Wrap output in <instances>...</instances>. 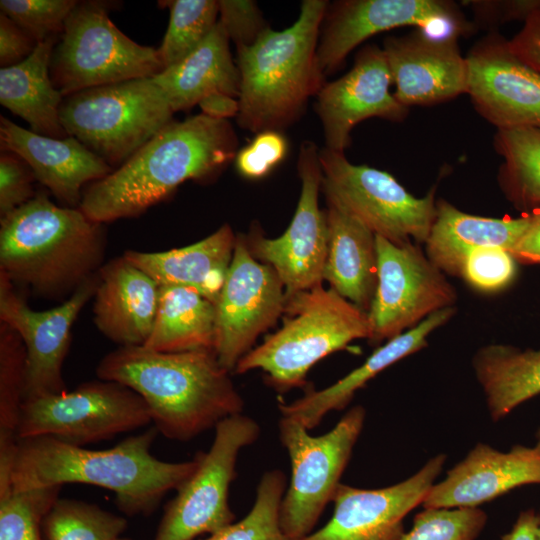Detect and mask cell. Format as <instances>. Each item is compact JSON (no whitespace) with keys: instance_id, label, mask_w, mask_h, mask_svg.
Instances as JSON below:
<instances>
[{"instance_id":"6da1fadb","label":"cell","mask_w":540,"mask_h":540,"mask_svg":"<svg viewBox=\"0 0 540 540\" xmlns=\"http://www.w3.org/2000/svg\"><path fill=\"white\" fill-rule=\"evenodd\" d=\"M152 426L104 450H92L51 436L18 439L11 490L24 491L66 483L108 489L127 516L152 514L164 496L192 474L197 458L166 462L151 453L158 435Z\"/></svg>"},{"instance_id":"7a4b0ae2","label":"cell","mask_w":540,"mask_h":540,"mask_svg":"<svg viewBox=\"0 0 540 540\" xmlns=\"http://www.w3.org/2000/svg\"><path fill=\"white\" fill-rule=\"evenodd\" d=\"M237 152L228 120L202 113L173 120L123 165L90 184L79 208L101 224L139 216L185 181L217 177Z\"/></svg>"},{"instance_id":"3957f363","label":"cell","mask_w":540,"mask_h":540,"mask_svg":"<svg viewBox=\"0 0 540 540\" xmlns=\"http://www.w3.org/2000/svg\"><path fill=\"white\" fill-rule=\"evenodd\" d=\"M99 379L119 382L147 404L166 438L189 441L243 411L244 401L214 350L159 352L118 347L96 368Z\"/></svg>"},{"instance_id":"277c9868","label":"cell","mask_w":540,"mask_h":540,"mask_svg":"<svg viewBox=\"0 0 540 540\" xmlns=\"http://www.w3.org/2000/svg\"><path fill=\"white\" fill-rule=\"evenodd\" d=\"M103 224L39 191L1 218L0 273L40 297H70L103 266Z\"/></svg>"},{"instance_id":"5b68a950","label":"cell","mask_w":540,"mask_h":540,"mask_svg":"<svg viewBox=\"0 0 540 540\" xmlns=\"http://www.w3.org/2000/svg\"><path fill=\"white\" fill-rule=\"evenodd\" d=\"M329 2L304 0L297 20L275 31L266 28L250 46L239 47L238 125L255 134L282 131L304 113L325 84L318 43Z\"/></svg>"},{"instance_id":"8992f818","label":"cell","mask_w":540,"mask_h":540,"mask_svg":"<svg viewBox=\"0 0 540 540\" xmlns=\"http://www.w3.org/2000/svg\"><path fill=\"white\" fill-rule=\"evenodd\" d=\"M282 326L238 362L234 373L261 369L278 391L305 385L308 371L356 339H370L368 313L318 284L286 296Z\"/></svg>"},{"instance_id":"52a82bcc","label":"cell","mask_w":540,"mask_h":540,"mask_svg":"<svg viewBox=\"0 0 540 540\" xmlns=\"http://www.w3.org/2000/svg\"><path fill=\"white\" fill-rule=\"evenodd\" d=\"M153 77L85 89L64 97L60 121L69 136L113 170L173 121Z\"/></svg>"},{"instance_id":"ba28073f","label":"cell","mask_w":540,"mask_h":540,"mask_svg":"<svg viewBox=\"0 0 540 540\" xmlns=\"http://www.w3.org/2000/svg\"><path fill=\"white\" fill-rule=\"evenodd\" d=\"M163 70L157 49L143 46L111 21L101 2H78L51 54L50 76L66 97L73 93L154 77Z\"/></svg>"},{"instance_id":"9c48e42d","label":"cell","mask_w":540,"mask_h":540,"mask_svg":"<svg viewBox=\"0 0 540 540\" xmlns=\"http://www.w3.org/2000/svg\"><path fill=\"white\" fill-rule=\"evenodd\" d=\"M362 406L351 408L326 434L311 436L297 420L282 416L278 427L291 461L282 499L280 525L288 540L309 535L333 501L365 420Z\"/></svg>"},{"instance_id":"30bf717a","label":"cell","mask_w":540,"mask_h":540,"mask_svg":"<svg viewBox=\"0 0 540 540\" xmlns=\"http://www.w3.org/2000/svg\"><path fill=\"white\" fill-rule=\"evenodd\" d=\"M321 191L376 236L402 244L425 243L436 215L435 188L424 197L410 194L386 171L356 165L344 153L319 150Z\"/></svg>"},{"instance_id":"8fae6325","label":"cell","mask_w":540,"mask_h":540,"mask_svg":"<svg viewBox=\"0 0 540 540\" xmlns=\"http://www.w3.org/2000/svg\"><path fill=\"white\" fill-rule=\"evenodd\" d=\"M143 398L115 381L84 382L72 391L26 399L17 438L51 436L83 446L149 425Z\"/></svg>"},{"instance_id":"7c38bea8","label":"cell","mask_w":540,"mask_h":540,"mask_svg":"<svg viewBox=\"0 0 540 540\" xmlns=\"http://www.w3.org/2000/svg\"><path fill=\"white\" fill-rule=\"evenodd\" d=\"M259 435L258 423L242 413L220 421L211 447L196 454L195 470L166 504L153 540H194L232 524L229 488L236 477L237 458Z\"/></svg>"},{"instance_id":"4fadbf2b","label":"cell","mask_w":540,"mask_h":540,"mask_svg":"<svg viewBox=\"0 0 540 540\" xmlns=\"http://www.w3.org/2000/svg\"><path fill=\"white\" fill-rule=\"evenodd\" d=\"M376 249L377 287L368 311L372 344L388 341L431 314L454 307L455 288L419 245L376 236Z\"/></svg>"},{"instance_id":"5bb4252c","label":"cell","mask_w":540,"mask_h":540,"mask_svg":"<svg viewBox=\"0 0 540 540\" xmlns=\"http://www.w3.org/2000/svg\"><path fill=\"white\" fill-rule=\"evenodd\" d=\"M417 26L435 36L467 35L475 26L456 4L444 0H342L329 4L317 55L324 76L369 37L401 26Z\"/></svg>"},{"instance_id":"9a60e30c","label":"cell","mask_w":540,"mask_h":540,"mask_svg":"<svg viewBox=\"0 0 540 540\" xmlns=\"http://www.w3.org/2000/svg\"><path fill=\"white\" fill-rule=\"evenodd\" d=\"M301 192L292 221L277 238L253 227L245 236L251 254L270 265L284 284L286 296L323 283L328 248L326 211L319 207L322 168L313 141H303L297 162Z\"/></svg>"},{"instance_id":"2e32d148","label":"cell","mask_w":540,"mask_h":540,"mask_svg":"<svg viewBox=\"0 0 540 540\" xmlns=\"http://www.w3.org/2000/svg\"><path fill=\"white\" fill-rule=\"evenodd\" d=\"M284 284L276 271L250 252L245 236L236 235L233 258L216 303L215 352L230 373L253 348L261 333L282 316Z\"/></svg>"},{"instance_id":"e0dca14e","label":"cell","mask_w":540,"mask_h":540,"mask_svg":"<svg viewBox=\"0 0 540 540\" xmlns=\"http://www.w3.org/2000/svg\"><path fill=\"white\" fill-rule=\"evenodd\" d=\"M97 285L98 273L58 306L37 311L0 273V322L20 336L26 350L25 400L67 391L62 369L71 330L84 306L94 297Z\"/></svg>"},{"instance_id":"ac0fdd59","label":"cell","mask_w":540,"mask_h":540,"mask_svg":"<svg viewBox=\"0 0 540 540\" xmlns=\"http://www.w3.org/2000/svg\"><path fill=\"white\" fill-rule=\"evenodd\" d=\"M476 111L498 129L540 127V73L520 59L509 40L492 32L465 57Z\"/></svg>"},{"instance_id":"d6986e66","label":"cell","mask_w":540,"mask_h":540,"mask_svg":"<svg viewBox=\"0 0 540 540\" xmlns=\"http://www.w3.org/2000/svg\"><path fill=\"white\" fill-rule=\"evenodd\" d=\"M445 460L446 455L438 454L411 477L384 488L362 489L341 483L330 520L301 540H401L405 516L422 505Z\"/></svg>"},{"instance_id":"ffe728a7","label":"cell","mask_w":540,"mask_h":540,"mask_svg":"<svg viewBox=\"0 0 540 540\" xmlns=\"http://www.w3.org/2000/svg\"><path fill=\"white\" fill-rule=\"evenodd\" d=\"M391 84L382 48L374 44L362 47L353 67L325 83L316 95L314 110L322 123L325 147L344 153L353 128L368 118L402 122L409 108L396 100L390 92Z\"/></svg>"},{"instance_id":"44dd1931","label":"cell","mask_w":540,"mask_h":540,"mask_svg":"<svg viewBox=\"0 0 540 540\" xmlns=\"http://www.w3.org/2000/svg\"><path fill=\"white\" fill-rule=\"evenodd\" d=\"M458 37L435 36L418 28L384 39L382 50L399 103L407 108L433 105L466 93L468 66Z\"/></svg>"},{"instance_id":"7402d4cb","label":"cell","mask_w":540,"mask_h":540,"mask_svg":"<svg viewBox=\"0 0 540 540\" xmlns=\"http://www.w3.org/2000/svg\"><path fill=\"white\" fill-rule=\"evenodd\" d=\"M540 484V440L501 452L478 443L428 491L423 508H475L508 491Z\"/></svg>"},{"instance_id":"603a6c76","label":"cell","mask_w":540,"mask_h":540,"mask_svg":"<svg viewBox=\"0 0 540 540\" xmlns=\"http://www.w3.org/2000/svg\"><path fill=\"white\" fill-rule=\"evenodd\" d=\"M0 146L20 157L35 179L66 207L78 208L87 182L109 175L113 169L72 136L52 138L0 118Z\"/></svg>"},{"instance_id":"cb8c5ba5","label":"cell","mask_w":540,"mask_h":540,"mask_svg":"<svg viewBox=\"0 0 540 540\" xmlns=\"http://www.w3.org/2000/svg\"><path fill=\"white\" fill-rule=\"evenodd\" d=\"M160 286L123 256L98 271L93 321L119 347L143 346L148 340L159 303Z\"/></svg>"},{"instance_id":"d4e9b609","label":"cell","mask_w":540,"mask_h":540,"mask_svg":"<svg viewBox=\"0 0 540 540\" xmlns=\"http://www.w3.org/2000/svg\"><path fill=\"white\" fill-rule=\"evenodd\" d=\"M455 312V307H449L431 314L418 325L386 341L361 366L336 383L322 390L310 389L292 403L279 404L282 416L297 420L307 430L316 427L327 413L345 408L356 391L369 380L397 361L424 348L428 336L446 324Z\"/></svg>"},{"instance_id":"484cf974","label":"cell","mask_w":540,"mask_h":540,"mask_svg":"<svg viewBox=\"0 0 540 540\" xmlns=\"http://www.w3.org/2000/svg\"><path fill=\"white\" fill-rule=\"evenodd\" d=\"M236 235L229 224L191 245L161 252L126 250L123 257L159 286L197 290L215 305L233 258Z\"/></svg>"},{"instance_id":"4316f807","label":"cell","mask_w":540,"mask_h":540,"mask_svg":"<svg viewBox=\"0 0 540 540\" xmlns=\"http://www.w3.org/2000/svg\"><path fill=\"white\" fill-rule=\"evenodd\" d=\"M530 218H490L468 214L444 199L436 201V215L425 241L426 255L444 274L460 277L465 257L481 247L509 252L528 228Z\"/></svg>"},{"instance_id":"83f0119b","label":"cell","mask_w":540,"mask_h":540,"mask_svg":"<svg viewBox=\"0 0 540 540\" xmlns=\"http://www.w3.org/2000/svg\"><path fill=\"white\" fill-rule=\"evenodd\" d=\"M328 248L323 281L368 313L377 287L376 235L327 201Z\"/></svg>"},{"instance_id":"f1b7e54d","label":"cell","mask_w":540,"mask_h":540,"mask_svg":"<svg viewBox=\"0 0 540 540\" xmlns=\"http://www.w3.org/2000/svg\"><path fill=\"white\" fill-rule=\"evenodd\" d=\"M229 41L218 21L193 52L153 77L174 113L191 109L211 94H226L238 99L240 73Z\"/></svg>"},{"instance_id":"f546056e","label":"cell","mask_w":540,"mask_h":540,"mask_svg":"<svg viewBox=\"0 0 540 540\" xmlns=\"http://www.w3.org/2000/svg\"><path fill=\"white\" fill-rule=\"evenodd\" d=\"M59 36L38 43L23 62L0 69V103L26 121L31 131L61 139L69 136L60 121L64 96L50 76L51 54Z\"/></svg>"},{"instance_id":"4dcf8cb0","label":"cell","mask_w":540,"mask_h":540,"mask_svg":"<svg viewBox=\"0 0 540 540\" xmlns=\"http://www.w3.org/2000/svg\"><path fill=\"white\" fill-rule=\"evenodd\" d=\"M472 366L494 421L540 393V349L489 344L476 352Z\"/></svg>"},{"instance_id":"1f68e13d","label":"cell","mask_w":540,"mask_h":540,"mask_svg":"<svg viewBox=\"0 0 540 540\" xmlns=\"http://www.w3.org/2000/svg\"><path fill=\"white\" fill-rule=\"evenodd\" d=\"M216 305L197 290L160 286L151 334L143 345L159 352L214 350Z\"/></svg>"},{"instance_id":"d6a6232c","label":"cell","mask_w":540,"mask_h":540,"mask_svg":"<svg viewBox=\"0 0 540 540\" xmlns=\"http://www.w3.org/2000/svg\"><path fill=\"white\" fill-rule=\"evenodd\" d=\"M494 149L503 159L498 183L524 213L540 206V127L498 129Z\"/></svg>"},{"instance_id":"836d02e7","label":"cell","mask_w":540,"mask_h":540,"mask_svg":"<svg viewBox=\"0 0 540 540\" xmlns=\"http://www.w3.org/2000/svg\"><path fill=\"white\" fill-rule=\"evenodd\" d=\"M26 391V350L20 336L0 322V467L13 465Z\"/></svg>"},{"instance_id":"e575fe53","label":"cell","mask_w":540,"mask_h":540,"mask_svg":"<svg viewBox=\"0 0 540 540\" xmlns=\"http://www.w3.org/2000/svg\"><path fill=\"white\" fill-rule=\"evenodd\" d=\"M127 525L94 503L59 498L42 520V540H116Z\"/></svg>"},{"instance_id":"d590c367","label":"cell","mask_w":540,"mask_h":540,"mask_svg":"<svg viewBox=\"0 0 540 540\" xmlns=\"http://www.w3.org/2000/svg\"><path fill=\"white\" fill-rule=\"evenodd\" d=\"M170 10L169 24L157 48L163 70L193 52L216 26L219 14L215 0L160 1Z\"/></svg>"},{"instance_id":"8d00e7d4","label":"cell","mask_w":540,"mask_h":540,"mask_svg":"<svg viewBox=\"0 0 540 540\" xmlns=\"http://www.w3.org/2000/svg\"><path fill=\"white\" fill-rule=\"evenodd\" d=\"M285 491L286 478L282 471L265 472L249 513L202 540H288L280 525V508Z\"/></svg>"},{"instance_id":"74e56055","label":"cell","mask_w":540,"mask_h":540,"mask_svg":"<svg viewBox=\"0 0 540 540\" xmlns=\"http://www.w3.org/2000/svg\"><path fill=\"white\" fill-rule=\"evenodd\" d=\"M62 487L0 493V540H42V520Z\"/></svg>"},{"instance_id":"f35d334b","label":"cell","mask_w":540,"mask_h":540,"mask_svg":"<svg viewBox=\"0 0 540 540\" xmlns=\"http://www.w3.org/2000/svg\"><path fill=\"white\" fill-rule=\"evenodd\" d=\"M487 523L486 513L475 508H424L401 540H476Z\"/></svg>"},{"instance_id":"ab89813d","label":"cell","mask_w":540,"mask_h":540,"mask_svg":"<svg viewBox=\"0 0 540 540\" xmlns=\"http://www.w3.org/2000/svg\"><path fill=\"white\" fill-rule=\"evenodd\" d=\"M77 3L75 0H1L0 9L40 43L62 33Z\"/></svg>"},{"instance_id":"60d3db41","label":"cell","mask_w":540,"mask_h":540,"mask_svg":"<svg viewBox=\"0 0 540 540\" xmlns=\"http://www.w3.org/2000/svg\"><path fill=\"white\" fill-rule=\"evenodd\" d=\"M516 274V260L500 247H481L471 251L464 259L460 277L472 288L497 292L507 287Z\"/></svg>"},{"instance_id":"b9f144b4","label":"cell","mask_w":540,"mask_h":540,"mask_svg":"<svg viewBox=\"0 0 540 540\" xmlns=\"http://www.w3.org/2000/svg\"><path fill=\"white\" fill-rule=\"evenodd\" d=\"M288 152V141L282 131L265 130L238 150L235 166L240 175L248 179H260L269 174Z\"/></svg>"},{"instance_id":"7bdbcfd3","label":"cell","mask_w":540,"mask_h":540,"mask_svg":"<svg viewBox=\"0 0 540 540\" xmlns=\"http://www.w3.org/2000/svg\"><path fill=\"white\" fill-rule=\"evenodd\" d=\"M218 5V21L236 48L252 45L269 27L255 1L221 0Z\"/></svg>"},{"instance_id":"ee69618b","label":"cell","mask_w":540,"mask_h":540,"mask_svg":"<svg viewBox=\"0 0 540 540\" xmlns=\"http://www.w3.org/2000/svg\"><path fill=\"white\" fill-rule=\"evenodd\" d=\"M36 180L30 167L17 155L4 152L0 157V216L1 218L31 200L36 192Z\"/></svg>"},{"instance_id":"f6af8a7d","label":"cell","mask_w":540,"mask_h":540,"mask_svg":"<svg viewBox=\"0 0 540 540\" xmlns=\"http://www.w3.org/2000/svg\"><path fill=\"white\" fill-rule=\"evenodd\" d=\"M474 13L475 28L498 27L511 21H523L540 11V0H479L465 2Z\"/></svg>"},{"instance_id":"bcb514c9","label":"cell","mask_w":540,"mask_h":540,"mask_svg":"<svg viewBox=\"0 0 540 540\" xmlns=\"http://www.w3.org/2000/svg\"><path fill=\"white\" fill-rule=\"evenodd\" d=\"M38 43L12 19L0 13V65L7 68L27 59Z\"/></svg>"},{"instance_id":"7dc6e473","label":"cell","mask_w":540,"mask_h":540,"mask_svg":"<svg viewBox=\"0 0 540 540\" xmlns=\"http://www.w3.org/2000/svg\"><path fill=\"white\" fill-rule=\"evenodd\" d=\"M509 45L520 59L540 73V11L527 19Z\"/></svg>"},{"instance_id":"c3c4849f","label":"cell","mask_w":540,"mask_h":540,"mask_svg":"<svg viewBox=\"0 0 540 540\" xmlns=\"http://www.w3.org/2000/svg\"><path fill=\"white\" fill-rule=\"evenodd\" d=\"M527 213L528 228L510 253L516 262L540 265V206Z\"/></svg>"},{"instance_id":"681fc988","label":"cell","mask_w":540,"mask_h":540,"mask_svg":"<svg viewBox=\"0 0 540 540\" xmlns=\"http://www.w3.org/2000/svg\"><path fill=\"white\" fill-rule=\"evenodd\" d=\"M202 114L217 120H227L238 115L239 101L226 94H211L199 102Z\"/></svg>"},{"instance_id":"f907efd6","label":"cell","mask_w":540,"mask_h":540,"mask_svg":"<svg viewBox=\"0 0 540 540\" xmlns=\"http://www.w3.org/2000/svg\"><path fill=\"white\" fill-rule=\"evenodd\" d=\"M502 540H539L538 514L533 510L522 511L510 532L503 535Z\"/></svg>"},{"instance_id":"816d5d0a","label":"cell","mask_w":540,"mask_h":540,"mask_svg":"<svg viewBox=\"0 0 540 540\" xmlns=\"http://www.w3.org/2000/svg\"><path fill=\"white\" fill-rule=\"evenodd\" d=\"M538 538L540 540V513L538 514Z\"/></svg>"},{"instance_id":"f5cc1de1","label":"cell","mask_w":540,"mask_h":540,"mask_svg":"<svg viewBox=\"0 0 540 540\" xmlns=\"http://www.w3.org/2000/svg\"><path fill=\"white\" fill-rule=\"evenodd\" d=\"M116 540H133V539L126 538V537H119V538H117Z\"/></svg>"},{"instance_id":"db71d44e","label":"cell","mask_w":540,"mask_h":540,"mask_svg":"<svg viewBox=\"0 0 540 540\" xmlns=\"http://www.w3.org/2000/svg\"><path fill=\"white\" fill-rule=\"evenodd\" d=\"M537 437H538V439L540 440V429H539L538 432H537Z\"/></svg>"}]
</instances>
